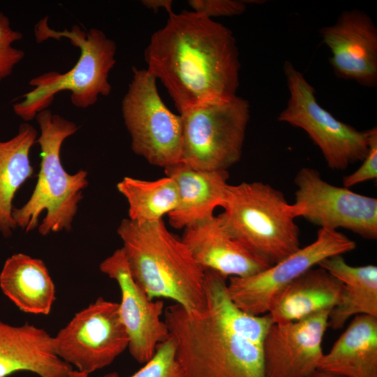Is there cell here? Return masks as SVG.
<instances>
[{
	"instance_id": "13",
	"label": "cell",
	"mask_w": 377,
	"mask_h": 377,
	"mask_svg": "<svg viewBox=\"0 0 377 377\" xmlns=\"http://www.w3.org/2000/svg\"><path fill=\"white\" fill-rule=\"evenodd\" d=\"M99 269L119 287V309L129 337L128 348L137 362L145 364L152 357L157 346L170 337L161 318L164 302L149 298L135 281L122 247L103 260Z\"/></svg>"
},
{
	"instance_id": "30",
	"label": "cell",
	"mask_w": 377,
	"mask_h": 377,
	"mask_svg": "<svg viewBox=\"0 0 377 377\" xmlns=\"http://www.w3.org/2000/svg\"><path fill=\"white\" fill-rule=\"evenodd\" d=\"M142 3L149 9L154 11L158 10L161 8H165L168 13L172 12L171 0H144Z\"/></svg>"
},
{
	"instance_id": "21",
	"label": "cell",
	"mask_w": 377,
	"mask_h": 377,
	"mask_svg": "<svg viewBox=\"0 0 377 377\" xmlns=\"http://www.w3.org/2000/svg\"><path fill=\"white\" fill-rule=\"evenodd\" d=\"M0 288L27 313L48 315L56 300L54 283L44 262L22 253L5 261L0 272Z\"/></svg>"
},
{
	"instance_id": "9",
	"label": "cell",
	"mask_w": 377,
	"mask_h": 377,
	"mask_svg": "<svg viewBox=\"0 0 377 377\" xmlns=\"http://www.w3.org/2000/svg\"><path fill=\"white\" fill-rule=\"evenodd\" d=\"M121 112L135 154L164 168L182 161L181 116L165 105L157 90L156 79L147 69L133 68Z\"/></svg>"
},
{
	"instance_id": "24",
	"label": "cell",
	"mask_w": 377,
	"mask_h": 377,
	"mask_svg": "<svg viewBox=\"0 0 377 377\" xmlns=\"http://www.w3.org/2000/svg\"><path fill=\"white\" fill-rule=\"evenodd\" d=\"M117 188L128 202V219L140 224L163 220L179 202L176 183L167 176L154 181L125 177Z\"/></svg>"
},
{
	"instance_id": "10",
	"label": "cell",
	"mask_w": 377,
	"mask_h": 377,
	"mask_svg": "<svg viewBox=\"0 0 377 377\" xmlns=\"http://www.w3.org/2000/svg\"><path fill=\"white\" fill-rule=\"evenodd\" d=\"M128 343L119 303L101 297L76 313L53 337L56 355L89 374L110 365Z\"/></svg>"
},
{
	"instance_id": "18",
	"label": "cell",
	"mask_w": 377,
	"mask_h": 377,
	"mask_svg": "<svg viewBox=\"0 0 377 377\" xmlns=\"http://www.w3.org/2000/svg\"><path fill=\"white\" fill-rule=\"evenodd\" d=\"M165 176L176 183L179 202L168 216L169 223L185 228L214 216L223 205L229 174L227 170H201L183 161L164 168Z\"/></svg>"
},
{
	"instance_id": "23",
	"label": "cell",
	"mask_w": 377,
	"mask_h": 377,
	"mask_svg": "<svg viewBox=\"0 0 377 377\" xmlns=\"http://www.w3.org/2000/svg\"><path fill=\"white\" fill-rule=\"evenodd\" d=\"M38 137L33 126L23 123L15 136L0 140V232L5 237L16 227L13 200L17 191L33 175L29 153Z\"/></svg>"
},
{
	"instance_id": "32",
	"label": "cell",
	"mask_w": 377,
	"mask_h": 377,
	"mask_svg": "<svg viewBox=\"0 0 377 377\" xmlns=\"http://www.w3.org/2000/svg\"><path fill=\"white\" fill-rule=\"evenodd\" d=\"M89 374L79 371L77 370H72L68 374V377H89Z\"/></svg>"
},
{
	"instance_id": "4",
	"label": "cell",
	"mask_w": 377,
	"mask_h": 377,
	"mask_svg": "<svg viewBox=\"0 0 377 377\" xmlns=\"http://www.w3.org/2000/svg\"><path fill=\"white\" fill-rule=\"evenodd\" d=\"M34 35L37 43L68 38L80 49V57L76 64L63 74L50 71L31 79L29 84L33 89L13 106L17 116L26 121L33 120L63 91H69L72 104L83 109L94 105L100 96L110 94L108 77L116 64L117 46L103 31L91 28L85 31L77 24L71 30L56 31L49 27L45 17L36 24Z\"/></svg>"
},
{
	"instance_id": "31",
	"label": "cell",
	"mask_w": 377,
	"mask_h": 377,
	"mask_svg": "<svg viewBox=\"0 0 377 377\" xmlns=\"http://www.w3.org/2000/svg\"><path fill=\"white\" fill-rule=\"evenodd\" d=\"M306 377H342L341 376L317 369Z\"/></svg>"
},
{
	"instance_id": "25",
	"label": "cell",
	"mask_w": 377,
	"mask_h": 377,
	"mask_svg": "<svg viewBox=\"0 0 377 377\" xmlns=\"http://www.w3.org/2000/svg\"><path fill=\"white\" fill-rule=\"evenodd\" d=\"M205 272L206 308L235 332L263 347L266 334L274 323L270 316H254L243 311L228 294V278L210 269Z\"/></svg>"
},
{
	"instance_id": "8",
	"label": "cell",
	"mask_w": 377,
	"mask_h": 377,
	"mask_svg": "<svg viewBox=\"0 0 377 377\" xmlns=\"http://www.w3.org/2000/svg\"><path fill=\"white\" fill-rule=\"evenodd\" d=\"M283 70L289 98L278 121L304 130L331 169L341 170L363 161L369 149L371 129L358 131L323 108L316 100L313 87L292 62L286 61Z\"/></svg>"
},
{
	"instance_id": "7",
	"label": "cell",
	"mask_w": 377,
	"mask_h": 377,
	"mask_svg": "<svg viewBox=\"0 0 377 377\" xmlns=\"http://www.w3.org/2000/svg\"><path fill=\"white\" fill-rule=\"evenodd\" d=\"M182 161L201 170H227L241 158L250 105L236 96L208 102L180 112Z\"/></svg>"
},
{
	"instance_id": "17",
	"label": "cell",
	"mask_w": 377,
	"mask_h": 377,
	"mask_svg": "<svg viewBox=\"0 0 377 377\" xmlns=\"http://www.w3.org/2000/svg\"><path fill=\"white\" fill-rule=\"evenodd\" d=\"M72 370L56 355L53 337L45 330L28 323L15 326L0 320V377L22 371L39 377H68Z\"/></svg>"
},
{
	"instance_id": "27",
	"label": "cell",
	"mask_w": 377,
	"mask_h": 377,
	"mask_svg": "<svg viewBox=\"0 0 377 377\" xmlns=\"http://www.w3.org/2000/svg\"><path fill=\"white\" fill-rule=\"evenodd\" d=\"M21 32L11 27L8 16L0 12V82L9 77L24 57V52L13 46L21 40Z\"/></svg>"
},
{
	"instance_id": "20",
	"label": "cell",
	"mask_w": 377,
	"mask_h": 377,
	"mask_svg": "<svg viewBox=\"0 0 377 377\" xmlns=\"http://www.w3.org/2000/svg\"><path fill=\"white\" fill-rule=\"evenodd\" d=\"M318 369L342 377H377V317L355 316Z\"/></svg>"
},
{
	"instance_id": "28",
	"label": "cell",
	"mask_w": 377,
	"mask_h": 377,
	"mask_svg": "<svg viewBox=\"0 0 377 377\" xmlns=\"http://www.w3.org/2000/svg\"><path fill=\"white\" fill-rule=\"evenodd\" d=\"M246 1L237 0H189L188 4L193 12L209 19L214 17L233 16L243 13Z\"/></svg>"
},
{
	"instance_id": "1",
	"label": "cell",
	"mask_w": 377,
	"mask_h": 377,
	"mask_svg": "<svg viewBox=\"0 0 377 377\" xmlns=\"http://www.w3.org/2000/svg\"><path fill=\"white\" fill-rule=\"evenodd\" d=\"M147 71L163 84L179 113L237 96L241 67L232 32L193 11L169 13L145 52Z\"/></svg>"
},
{
	"instance_id": "6",
	"label": "cell",
	"mask_w": 377,
	"mask_h": 377,
	"mask_svg": "<svg viewBox=\"0 0 377 377\" xmlns=\"http://www.w3.org/2000/svg\"><path fill=\"white\" fill-rule=\"evenodd\" d=\"M219 217L226 231L272 266L300 248L292 204L261 182L228 184Z\"/></svg>"
},
{
	"instance_id": "19",
	"label": "cell",
	"mask_w": 377,
	"mask_h": 377,
	"mask_svg": "<svg viewBox=\"0 0 377 377\" xmlns=\"http://www.w3.org/2000/svg\"><path fill=\"white\" fill-rule=\"evenodd\" d=\"M343 292L341 281L320 267H313L279 293L268 314L274 323L281 324L331 311L341 302Z\"/></svg>"
},
{
	"instance_id": "16",
	"label": "cell",
	"mask_w": 377,
	"mask_h": 377,
	"mask_svg": "<svg viewBox=\"0 0 377 377\" xmlns=\"http://www.w3.org/2000/svg\"><path fill=\"white\" fill-rule=\"evenodd\" d=\"M181 239L202 268L227 278L252 276L270 267L235 239L219 216L185 228Z\"/></svg>"
},
{
	"instance_id": "12",
	"label": "cell",
	"mask_w": 377,
	"mask_h": 377,
	"mask_svg": "<svg viewBox=\"0 0 377 377\" xmlns=\"http://www.w3.org/2000/svg\"><path fill=\"white\" fill-rule=\"evenodd\" d=\"M295 215L322 228L349 230L367 239L377 238V199L334 186L319 172L304 167L295 178Z\"/></svg>"
},
{
	"instance_id": "29",
	"label": "cell",
	"mask_w": 377,
	"mask_h": 377,
	"mask_svg": "<svg viewBox=\"0 0 377 377\" xmlns=\"http://www.w3.org/2000/svg\"><path fill=\"white\" fill-rule=\"evenodd\" d=\"M371 129L369 149L361 166L353 173L346 176L343 184L350 188L358 184L377 178V127Z\"/></svg>"
},
{
	"instance_id": "15",
	"label": "cell",
	"mask_w": 377,
	"mask_h": 377,
	"mask_svg": "<svg viewBox=\"0 0 377 377\" xmlns=\"http://www.w3.org/2000/svg\"><path fill=\"white\" fill-rule=\"evenodd\" d=\"M319 33L332 54L329 61L337 77L365 87L377 86V28L369 15L343 10Z\"/></svg>"
},
{
	"instance_id": "22",
	"label": "cell",
	"mask_w": 377,
	"mask_h": 377,
	"mask_svg": "<svg viewBox=\"0 0 377 377\" xmlns=\"http://www.w3.org/2000/svg\"><path fill=\"white\" fill-rule=\"evenodd\" d=\"M338 279L343 285L341 302L329 313L328 327L342 328L353 316L377 317V267L374 265L351 266L337 255L318 265Z\"/></svg>"
},
{
	"instance_id": "3",
	"label": "cell",
	"mask_w": 377,
	"mask_h": 377,
	"mask_svg": "<svg viewBox=\"0 0 377 377\" xmlns=\"http://www.w3.org/2000/svg\"><path fill=\"white\" fill-rule=\"evenodd\" d=\"M163 320L186 377H265L262 346L207 308L193 313L175 303L164 309Z\"/></svg>"
},
{
	"instance_id": "2",
	"label": "cell",
	"mask_w": 377,
	"mask_h": 377,
	"mask_svg": "<svg viewBox=\"0 0 377 377\" xmlns=\"http://www.w3.org/2000/svg\"><path fill=\"white\" fill-rule=\"evenodd\" d=\"M117 234L135 281L149 298H167L187 311L206 309L205 272L163 220L137 223L123 219Z\"/></svg>"
},
{
	"instance_id": "5",
	"label": "cell",
	"mask_w": 377,
	"mask_h": 377,
	"mask_svg": "<svg viewBox=\"0 0 377 377\" xmlns=\"http://www.w3.org/2000/svg\"><path fill=\"white\" fill-rule=\"evenodd\" d=\"M35 119L40 131L36 141L41 157L38 181L27 202L13 208L12 215L16 227L26 232L38 227L45 236L71 229L82 191L88 186V172L80 170L69 174L61 161V145L76 133L77 124L49 109L39 112Z\"/></svg>"
},
{
	"instance_id": "14",
	"label": "cell",
	"mask_w": 377,
	"mask_h": 377,
	"mask_svg": "<svg viewBox=\"0 0 377 377\" xmlns=\"http://www.w3.org/2000/svg\"><path fill=\"white\" fill-rule=\"evenodd\" d=\"M330 312L271 325L262 347L265 377H306L318 369Z\"/></svg>"
},
{
	"instance_id": "11",
	"label": "cell",
	"mask_w": 377,
	"mask_h": 377,
	"mask_svg": "<svg viewBox=\"0 0 377 377\" xmlns=\"http://www.w3.org/2000/svg\"><path fill=\"white\" fill-rule=\"evenodd\" d=\"M356 244L335 230L320 228L314 242L300 248L279 263L246 277H229L228 294L245 312L268 313L279 293L290 283L323 260L352 251Z\"/></svg>"
},
{
	"instance_id": "26",
	"label": "cell",
	"mask_w": 377,
	"mask_h": 377,
	"mask_svg": "<svg viewBox=\"0 0 377 377\" xmlns=\"http://www.w3.org/2000/svg\"><path fill=\"white\" fill-rule=\"evenodd\" d=\"M103 377H121L110 372ZM128 377H186L176 358L175 343L170 336L160 343L152 357L138 371Z\"/></svg>"
}]
</instances>
